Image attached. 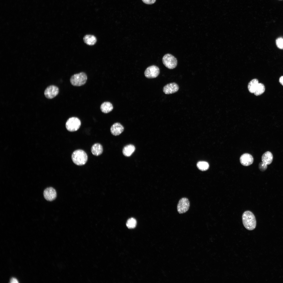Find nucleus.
<instances>
[{
	"label": "nucleus",
	"instance_id": "f257e3e1",
	"mask_svg": "<svg viewBox=\"0 0 283 283\" xmlns=\"http://www.w3.org/2000/svg\"><path fill=\"white\" fill-rule=\"evenodd\" d=\"M242 220L245 227L249 230L254 229L256 227V221L253 213L249 211H245L242 215Z\"/></svg>",
	"mask_w": 283,
	"mask_h": 283
},
{
	"label": "nucleus",
	"instance_id": "f03ea898",
	"mask_svg": "<svg viewBox=\"0 0 283 283\" xmlns=\"http://www.w3.org/2000/svg\"><path fill=\"white\" fill-rule=\"evenodd\" d=\"M71 158L73 162L78 166L85 165L88 159L86 153L81 149H78L74 151L72 155Z\"/></svg>",
	"mask_w": 283,
	"mask_h": 283
},
{
	"label": "nucleus",
	"instance_id": "7ed1b4c3",
	"mask_svg": "<svg viewBox=\"0 0 283 283\" xmlns=\"http://www.w3.org/2000/svg\"><path fill=\"white\" fill-rule=\"evenodd\" d=\"M87 79V77L86 73L81 72L72 75L70 78V81L73 86H80L86 83Z\"/></svg>",
	"mask_w": 283,
	"mask_h": 283
},
{
	"label": "nucleus",
	"instance_id": "20e7f679",
	"mask_svg": "<svg viewBox=\"0 0 283 283\" xmlns=\"http://www.w3.org/2000/svg\"><path fill=\"white\" fill-rule=\"evenodd\" d=\"M81 125L80 120L78 118L72 117L69 118L66 122L65 126L67 130L69 132L77 131Z\"/></svg>",
	"mask_w": 283,
	"mask_h": 283
},
{
	"label": "nucleus",
	"instance_id": "39448f33",
	"mask_svg": "<svg viewBox=\"0 0 283 283\" xmlns=\"http://www.w3.org/2000/svg\"><path fill=\"white\" fill-rule=\"evenodd\" d=\"M162 61L164 66L170 69L175 68L177 64L176 58L173 55L169 53L166 54L164 56Z\"/></svg>",
	"mask_w": 283,
	"mask_h": 283
},
{
	"label": "nucleus",
	"instance_id": "423d86ee",
	"mask_svg": "<svg viewBox=\"0 0 283 283\" xmlns=\"http://www.w3.org/2000/svg\"><path fill=\"white\" fill-rule=\"evenodd\" d=\"M160 73V69L157 66L153 65L148 67L145 71V77L148 78H153L157 77Z\"/></svg>",
	"mask_w": 283,
	"mask_h": 283
},
{
	"label": "nucleus",
	"instance_id": "0eeeda50",
	"mask_svg": "<svg viewBox=\"0 0 283 283\" xmlns=\"http://www.w3.org/2000/svg\"><path fill=\"white\" fill-rule=\"evenodd\" d=\"M190 203L188 199L186 198H183L179 201L177 205V210L179 214L184 213L188 210Z\"/></svg>",
	"mask_w": 283,
	"mask_h": 283
},
{
	"label": "nucleus",
	"instance_id": "6e6552de",
	"mask_svg": "<svg viewBox=\"0 0 283 283\" xmlns=\"http://www.w3.org/2000/svg\"><path fill=\"white\" fill-rule=\"evenodd\" d=\"M59 89L57 86L51 85L45 89L44 94L47 98L52 99L56 96L58 94Z\"/></svg>",
	"mask_w": 283,
	"mask_h": 283
},
{
	"label": "nucleus",
	"instance_id": "1a4fd4ad",
	"mask_svg": "<svg viewBox=\"0 0 283 283\" xmlns=\"http://www.w3.org/2000/svg\"><path fill=\"white\" fill-rule=\"evenodd\" d=\"M179 89V86L177 84L172 83L165 85L163 88V91L165 94H169L177 92Z\"/></svg>",
	"mask_w": 283,
	"mask_h": 283
},
{
	"label": "nucleus",
	"instance_id": "9d476101",
	"mask_svg": "<svg viewBox=\"0 0 283 283\" xmlns=\"http://www.w3.org/2000/svg\"><path fill=\"white\" fill-rule=\"evenodd\" d=\"M45 198L47 200L52 201L54 200L57 196L55 190L53 188L50 187L45 189L43 192Z\"/></svg>",
	"mask_w": 283,
	"mask_h": 283
},
{
	"label": "nucleus",
	"instance_id": "9b49d317",
	"mask_svg": "<svg viewBox=\"0 0 283 283\" xmlns=\"http://www.w3.org/2000/svg\"><path fill=\"white\" fill-rule=\"evenodd\" d=\"M240 161L241 164L243 165L247 166L253 163V158L251 155L248 153H245L241 156Z\"/></svg>",
	"mask_w": 283,
	"mask_h": 283
},
{
	"label": "nucleus",
	"instance_id": "f8f14e48",
	"mask_svg": "<svg viewBox=\"0 0 283 283\" xmlns=\"http://www.w3.org/2000/svg\"><path fill=\"white\" fill-rule=\"evenodd\" d=\"M124 128L123 126L119 123H116L113 124L110 128L112 134L114 135L117 136L120 134L124 130Z\"/></svg>",
	"mask_w": 283,
	"mask_h": 283
},
{
	"label": "nucleus",
	"instance_id": "ddd939ff",
	"mask_svg": "<svg viewBox=\"0 0 283 283\" xmlns=\"http://www.w3.org/2000/svg\"><path fill=\"white\" fill-rule=\"evenodd\" d=\"M91 151L94 155L97 156H99L103 152V147L100 143H95L92 146L91 148Z\"/></svg>",
	"mask_w": 283,
	"mask_h": 283
},
{
	"label": "nucleus",
	"instance_id": "4468645a",
	"mask_svg": "<svg viewBox=\"0 0 283 283\" xmlns=\"http://www.w3.org/2000/svg\"><path fill=\"white\" fill-rule=\"evenodd\" d=\"M273 159V156L272 154L270 152L267 151L263 155L262 157V160L263 163L267 165L271 163Z\"/></svg>",
	"mask_w": 283,
	"mask_h": 283
},
{
	"label": "nucleus",
	"instance_id": "2eb2a0df",
	"mask_svg": "<svg viewBox=\"0 0 283 283\" xmlns=\"http://www.w3.org/2000/svg\"><path fill=\"white\" fill-rule=\"evenodd\" d=\"M84 42L87 45L90 46L95 45L97 41V39L95 36L91 35H86L83 37Z\"/></svg>",
	"mask_w": 283,
	"mask_h": 283
},
{
	"label": "nucleus",
	"instance_id": "dca6fc26",
	"mask_svg": "<svg viewBox=\"0 0 283 283\" xmlns=\"http://www.w3.org/2000/svg\"><path fill=\"white\" fill-rule=\"evenodd\" d=\"M100 108L102 112L106 113L111 111L113 109V107L110 102H105L101 104Z\"/></svg>",
	"mask_w": 283,
	"mask_h": 283
},
{
	"label": "nucleus",
	"instance_id": "f3484780",
	"mask_svg": "<svg viewBox=\"0 0 283 283\" xmlns=\"http://www.w3.org/2000/svg\"><path fill=\"white\" fill-rule=\"evenodd\" d=\"M135 148L134 146L132 144H129L124 147L122 152L123 154L127 157L130 156L134 151Z\"/></svg>",
	"mask_w": 283,
	"mask_h": 283
},
{
	"label": "nucleus",
	"instance_id": "a211bd4d",
	"mask_svg": "<svg viewBox=\"0 0 283 283\" xmlns=\"http://www.w3.org/2000/svg\"><path fill=\"white\" fill-rule=\"evenodd\" d=\"M259 83L257 79H253L249 81L248 85L249 91L251 93H254Z\"/></svg>",
	"mask_w": 283,
	"mask_h": 283
},
{
	"label": "nucleus",
	"instance_id": "6ab92c4d",
	"mask_svg": "<svg viewBox=\"0 0 283 283\" xmlns=\"http://www.w3.org/2000/svg\"><path fill=\"white\" fill-rule=\"evenodd\" d=\"M265 89V86L264 84L262 83H259L254 93L256 96L260 95L264 92Z\"/></svg>",
	"mask_w": 283,
	"mask_h": 283
},
{
	"label": "nucleus",
	"instance_id": "aec40b11",
	"mask_svg": "<svg viewBox=\"0 0 283 283\" xmlns=\"http://www.w3.org/2000/svg\"><path fill=\"white\" fill-rule=\"evenodd\" d=\"M197 166L200 170L202 171H205L208 170L209 167L208 163L207 162L204 161L198 162Z\"/></svg>",
	"mask_w": 283,
	"mask_h": 283
},
{
	"label": "nucleus",
	"instance_id": "412c9836",
	"mask_svg": "<svg viewBox=\"0 0 283 283\" xmlns=\"http://www.w3.org/2000/svg\"><path fill=\"white\" fill-rule=\"evenodd\" d=\"M136 220L133 218H131L128 219L126 223L127 226L129 228H135L136 226Z\"/></svg>",
	"mask_w": 283,
	"mask_h": 283
},
{
	"label": "nucleus",
	"instance_id": "4be33fe9",
	"mask_svg": "<svg viewBox=\"0 0 283 283\" xmlns=\"http://www.w3.org/2000/svg\"><path fill=\"white\" fill-rule=\"evenodd\" d=\"M276 42L278 48L283 49V38L280 37L278 38L276 40Z\"/></svg>",
	"mask_w": 283,
	"mask_h": 283
},
{
	"label": "nucleus",
	"instance_id": "5701e85b",
	"mask_svg": "<svg viewBox=\"0 0 283 283\" xmlns=\"http://www.w3.org/2000/svg\"><path fill=\"white\" fill-rule=\"evenodd\" d=\"M259 170L262 171H265L267 167V165H265L262 162L260 163L259 165Z\"/></svg>",
	"mask_w": 283,
	"mask_h": 283
},
{
	"label": "nucleus",
	"instance_id": "b1692460",
	"mask_svg": "<svg viewBox=\"0 0 283 283\" xmlns=\"http://www.w3.org/2000/svg\"><path fill=\"white\" fill-rule=\"evenodd\" d=\"M142 1L145 4H151L154 3L156 0H142Z\"/></svg>",
	"mask_w": 283,
	"mask_h": 283
},
{
	"label": "nucleus",
	"instance_id": "393cba45",
	"mask_svg": "<svg viewBox=\"0 0 283 283\" xmlns=\"http://www.w3.org/2000/svg\"><path fill=\"white\" fill-rule=\"evenodd\" d=\"M10 282L11 283H18L19 282L15 278H12L10 280Z\"/></svg>",
	"mask_w": 283,
	"mask_h": 283
},
{
	"label": "nucleus",
	"instance_id": "a878e982",
	"mask_svg": "<svg viewBox=\"0 0 283 283\" xmlns=\"http://www.w3.org/2000/svg\"><path fill=\"white\" fill-rule=\"evenodd\" d=\"M279 81L280 84L283 86V76H281L280 78Z\"/></svg>",
	"mask_w": 283,
	"mask_h": 283
}]
</instances>
